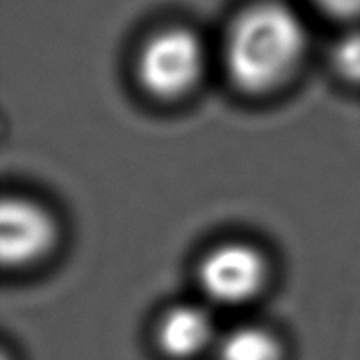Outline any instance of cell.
Segmentation results:
<instances>
[{
	"instance_id": "cell-7",
	"label": "cell",
	"mask_w": 360,
	"mask_h": 360,
	"mask_svg": "<svg viewBox=\"0 0 360 360\" xmlns=\"http://www.w3.org/2000/svg\"><path fill=\"white\" fill-rule=\"evenodd\" d=\"M333 66L341 78L360 86V32L349 33L337 41L333 49Z\"/></svg>"
},
{
	"instance_id": "cell-8",
	"label": "cell",
	"mask_w": 360,
	"mask_h": 360,
	"mask_svg": "<svg viewBox=\"0 0 360 360\" xmlns=\"http://www.w3.org/2000/svg\"><path fill=\"white\" fill-rule=\"evenodd\" d=\"M318 6L341 18H360V0H316Z\"/></svg>"
},
{
	"instance_id": "cell-2",
	"label": "cell",
	"mask_w": 360,
	"mask_h": 360,
	"mask_svg": "<svg viewBox=\"0 0 360 360\" xmlns=\"http://www.w3.org/2000/svg\"><path fill=\"white\" fill-rule=\"evenodd\" d=\"M205 66V51L196 33L169 27L146 41L138 58V78L146 91L176 99L194 89Z\"/></svg>"
},
{
	"instance_id": "cell-1",
	"label": "cell",
	"mask_w": 360,
	"mask_h": 360,
	"mask_svg": "<svg viewBox=\"0 0 360 360\" xmlns=\"http://www.w3.org/2000/svg\"><path fill=\"white\" fill-rule=\"evenodd\" d=\"M306 49L304 25L281 2H258L231 25L225 64L231 79L246 91H266L297 68Z\"/></svg>"
},
{
	"instance_id": "cell-4",
	"label": "cell",
	"mask_w": 360,
	"mask_h": 360,
	"mask_svg": "<svg viewBox=\"0 0 360 360\" xmlns=\"http://www.w3.org/2000/svg\"><path fill=\"white\" fill-rule=\"evenodd\" d=\"M56 243L51 213L27 198H6L0 210V254L6 266H27L41 259Z\"/></svg>"
},
{
	"instance_id": "cell-6",
	"label": "cell",
	"mask_w": 360,
	"mask_h": 360,
	"mask_svg": "<svg viewBox=\"0 0 360 360\" xmlns=\"http://www.w3.org/2000/svg\"><path fill=\"white\" fill-rule=\"evenodd\" d=\"M219 360H279L281 345L269 329L244 323L219 339Z\"/></svg>"
},
{
	"instance_id": "cell-3",
	"label": "cell",
	"mask_w": 360,
	"mask_h": 360,
	"mask_svg": "<svg viewBox=\"0 0 360 360\" xmlns=\"http://www.w3.org/2000/svg\"><path fill=\"white\" fill-rule=\"evenodd\" d=\"M200 287L217 304H243L258 295L267 277L266 258L244 243H225L207 252L198 269Z\"/></svg>"
},
{
	"instance_id": "cell-5",
	"label": "cell",
	"mask_w": 360,
	"mask_h": 360,
	"mask_svg": "<svg viewBox=\"0 0 360 360\" xmlns=\"http://www.w3.org/2000/svg\"><path fill=\"white\" fill-rule=\"evenodd\" d=\"M215 326L212 314L200 304H176L169 308L157 323L159 349L172 359H190L207 349Z\"/></svg>"
}]
</instances>
